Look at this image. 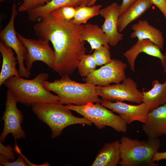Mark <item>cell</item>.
<instances>
[{
	"label": "cell",
	"instance_id": "6da1fadb",
	"mask_svg": "<svg viewBox=\"0 0 166 166\" xmlns=\"http://www.w3.org/2000/svg\"><path fill=\"white\" fill-rule=\"evenodd\" d=\"M38 20L33 30L38 39L50 41L53 45V71L61 76L73 74L86 51L85 42L80 40L84 25L58 19L50 14Z\"/></svg>",
	"mask_w": 166,
	"mask_h": 166
},
{
	"label": "cell",
	"instance_id": "7a4b0ae2",
	"mask_svg": "<svg viewBox=\"0 0 166 166\" xmlns=\"http://www.w3.org/2000/svg\"><path fill=\"white\" fill-rule=\"evenodd\" d=\"M49 77L46 73H41L32 79L13 76L6 79L3 85L14 95L17 102L27 106L45 102L60 101L59 97L46 89L44 82Z\"/></svg>",
	"mask_w": 166,
	"mask_h": 166
},
{
	"label": "cell",
	"instance_id": "3957f363",
	"mask_svg": "<svg viewBox=\"0 0 166 166\" xmlns=\"http://www.w3.org/2000/svg\"><path fill=\"white\" fill-rule=\"evenodd\" d=\"M43 85L47 90L55 93L63 104L80 105L101 103L102 101L97 93L96 85L89 82H77L71 80L69 75H63L53 82L45 81Z\"/></svg>",
	"mask_w": 166,
	"mask_h": 166
},
{
	"label": "cell",
	"instance_id": "277c9868",
	"mask_svg": "<svg viewBox=\"0 0 166 166\" xmlns=\"http://www.w3.org/2000/svg\"><path fill=\"white\" fill-rule=\"evenodd\" d=\"M63 105L58 101L39 103L32 106V111L38 118L50 128L52 139L60 136L64 129L69 126L92 124L84 117L74 116L71 110Z\"/></svg>",
	"mask_w": 166,
	"mask_h": 166
},
{
	"label": "cell",
	"instance_id": "5b68a950",
	"mask_svg": "<svg viewBox=\"0 0 166 166\" xmlns=\"http://www.w3.org/2000/svg\"><path fill=\"white\" fill-rule=\"evenodd\" d=\"M121 166H158L153 158L160 146L159 137L139 140L123 136L120 139Z\"/></svg>",
	"mask_w": 166,
	"mask_h": 166
},
{
	"label": "cell",
	"instance_id": "8992f818",
	"mask_svg": "<svg viewBox=\"0 0 166 166\" xmlns=\"http://www.w3.org/2000/svg\"><path fill=\"white\" fill-rule=\"evenodd\" d=\"M68 109L82 115L83 117L101 129L108 126L118 132H126L127 124L119 115L103 106L101 103H89L80 105H65Z\"/></svg>",
	"mask_w": 166,
	"mask_h": 166
},
{
	"label": "cell",
	"instance_id": "52a82bcc",
	"mask_svg": "<svg viewBox=\"0 0 166 166\" xmlns=\"http://www.w3.org/2000/svg\"><path fill=\"white\" fill-rule=\"evenodd\" d=\"M96 90L102 101H125L138 104L142 102V93L138 89L136 83L130 77H126L121 83L96 86Z\"/></svg>",
	"mask_w": 166,
	"mask_h": 166
},
{
	"label": "cell",
	"instance_id": "ba28073f",
	"mask_svg": "<svg viewBox=\"0 0 166 166\" xmlns=\"http://www.w3.org/2000/svg\"><path fill=\"white\" fill-rule=\"evenodd\" d=\"M18 12L17 5L14 3L11 7V15L10 21L0 31V39L6 45L12 48L15 52L18 65L19 76L29 78L30 76L31 72L27 69L24 63L27 51L18 38L14 27V20L18 15Z\"/></svg>",
	"mask_w": 166,
	"mask_h": 166
},
{
	"label": "cell",
	"instance_id": "9c48e42d",
	"mask_svg": "<svg viewBox=\"0 0 166 166\" xmlns=\"http://www.w3.org/2000/svg\"><path fill=\"white\" fill-rule=\"evenodd\" d=\"M17 102L14 94L8 89L5 103V109L1 119L4 122L3 129L0 136V141L2 143L4 141L9 134H12L15 140L26 137L25 133L21 126L24 116L21 111L18 109Z\"/></svg>",
	"mask_w": 166,
	"mask_h": 166
},
{
	"label": "cell",
	"instance_id": "30bf717a",
	"mask_svg": "<svg viewBox=\"0 0 166 166\" xmlns=\"http://www.w3.org/2000/svg\"><path fill=\"white\" fill-rule=\"evenodd\" d=\"M17 34L27 51L25 62L29 71H30L34 63L37 61L44 63L51 69H53L55 53L54 50L50 47L49 41L40 39L34 40L27 38L18 33Z\"/></svg>",
	"mask_w": 166,
	"mask_h": 166
},
{
	"label": "cell",
	"instance_id": "8fae6325",
	"mask_svg": "<svg viewBox=\"0 0 166 166\" xmlns=\"http://www.w3.org/2000/svg\"><path fill=\"white\" fill-rule=\"evenodd\" d=\"M127 65L121 61L113 58L108 64L96 69L82 79L85 82L97 86H105L112 83L118 84L125 78Z\"/></svg>",
	"mask_w": 166,
	"mask_h": 166
},
{
	"label": "cell",
	"instance_id": "7c38bea8",
	"mask_svg": "<svg viewBox=\"0 0 166 166\" xmlns=\"http://www.w3.org/2000/svg\"><path fill=\"white\" fill-rule=\"evenodd\" d=\"M101 104L103 106L117 113L127 124L135 121L143 124L147 121L149 111L143 102L138 105H133L121 101H102Z\"/></svg>",
	"mask_w": 166,
	"mask_h": 166
},
{
	"label": "cell",
	"instance_id": "4fadbf2b",
	"mask_svg": "<svg viewBox=\"0 0 166 166\" xmlns=\"http://www.w3.org/2000/svg\"><path fill=\"white\" fill-rule=\"evenodd\" d=\"M119 6L117 3L113 2L100 11L99 14L105 19L101 28L108 38L109 45L113 47L123 39V34L118 29Z\"/></svg>",
	"mask_w": 166,
	"mask_h": 166
},
{
	"label": "cell",
	"instance_id": "5bb4252c",
	"mask_svg": "<svg viewBox=\"0 0 166 166\" xmlns=\"http://www.w3.org/2000/svg\"><path fill=\"white\" fill-rule=\"evenodd\" d=\"M161 49L151 41L147 39H137V42L123 54L126 58L131 70L135 71V62L140 53H144L159 59L163 67L166 68V58Z\"/></svg>",
	"mask_w": 166,
	"mask_h": 166
},
{
	"label": "cell",
	"instance_id": "9a60e30c",
	"mask_svg": "<svg viewBox=\"0 0 166 166\" xmlns=\"http://www.w3.org/2000/svg\"><path fill=\"white\" fill-rule=\"evenodd\" d=\"M142 129L148 138L166 135V103L149 112L147 121Z\"/></svg>",
	"mask_w": 166,
	"mask_h": 166
},
{
	"label": "cell",
	"instance_id": "2e32d148",
	"mask_svg": "<svg viewBox=\"0 0 166 166\" xmlns=\"http://www.w3.org/2000/svg\"><path fill=\"white\" fill-rule=\"evenodd\" d=\"M131 29L133 30L130 35L131 38L148 39L161 50L163 49L164 39L162 32L150 24L147 21L139 20L137 23L132 25Z\"/></svg>",
	"mask_w": 166,
	"mask_h": 166
},
{
	"label": "cell",
	"instance_id": "e0dca14e",
	"mask_svg": "<svg viewBox=\"0 0 166 166\" xmlns=\"http://www.w3.org/2000/svg\"><path fill=\"white\" fill-rule=\"evenodd\" d=\"M121 160L120 141L107 142L99 150L92 166H117Z\"/></svg>",
	"mask_w": 166,
	"mask_h": 166
},
{
	"label": "cell",
	"instance_id": "ac0fdd59",
	"mask_svg": "<svg viewBox=\"0 0 166 166\" xmlns=\"http://www.w3.org/2000/svg\"><path fill=\"white\" fill-rule=\"evenodd\" d=\"M0 52L2 58V69L0 73V86L5 81L12 77H20L16 68L18 62L14 55L13 49L0 41Z\"/></svg>",
	"mask_w": 166,
	"mask_h": 166
},
{
	"label": "cell",
	"instance_id": "d6986e66",
	"mask_svg": "<svg viewBox=\"0 0 166 166\" xmlns=\"http://www.w3.org/2000/svg\"><path fill=\"white\" fill-rule=\"evenodd\" d=\"M152 84L150 90L142 92V102L149 112L166 103V79L163 83L155 80Z\"/></svg>",
	"mask_w": 166,
	"mask_h": 166
},
{
	"label": "cell",
	"instance_id": "ffe728a7",
	"mask_svg": "<svg viewBox=\"0 0 166 166\" xmlns=\"http://www.w3.org/2000/svg\"><path fill=\"white\" fill-rule=\"evenodd\" d=\"M80 40L82 42L86 41L89 43L91 51L102 45L110 47L106 35L101 28L96 24L87 23L84 25Z\"/></svg>",
	"mask_w": 166,
	"mask_h": 166
},
{
	"label": "cell",
	"instance_id": "44dd1931",
	"mask_svg": "<svg viewBox=\"0 0 166 166\" xmlns=\"http://www.w3.org/2000/svg\"><path fill=\"white\" fill-rule=\"evenodd\" d=\"M153 5L150 0H138L126 12L119 16L118 29L123 31L127 26L144 13Z\"/></svg>",
	"mask_w": 166,
	"mask_h": 166
},
{
	"label": "cell",
	"instance_id": "7402d4cb",
	"mask_svg": "<svg viewBox=\"0 0 166 166\" xmlns=\"http://www.w3.org/2000/svg\"><path fill=\"white\" fill-rule=\"evenodd\" d=\"M79 2V0H51L41 7L27 11L28 18L31 22H35L57 8L66 6H78Z\"/></svg>",
	"mask_w": 166,
	"mask_h": 166
},
{
	"label": "cell",
	"instance_id": "603a6c76",
	"mask_svg": "<svg viewBox=\"0 0 166 166\" xmlns=\"http://www.w3.org/2000/svg\"><path fill=\"white\" fill-rule=\"evenodd\" d=\"M102 6L101 5H98L75 7L76 12L72 22L78 25L86 24L89 20L99 14Z\"/></svg>",
	"mask_w": 166,
	"mask_h": 166
},
{
	"label": "cell",
	"instance_id": "cb8c5ba5",
	"mask_svg": "<svg viewBox=\"0 0 166 166\" xmlns=\"http://www.w3.org/2000/svg\"><path fill=\"white\" fill-rule=\"evenodd\" d=\"M97 66L93 54H85L80 60L77 68L80 75L84 77L96 69Z\"/></svg>",
	"mask_w": 166,
	"mask_h": 166
},
{
	"label": "cell",
	"instance_id": "d4e9b609",
	"mask_svg": "<svg viewBox=\"0 0 166 166\" xmlns=\"http://www.w3.org/2000/svg\"><path fill=\"white\" fill-rule=\"evenodd\" d=\"M75 12V7L66 6L56 9L52 11L49 14L56 19L71 22L74 18Z\"/></svg>",
	"mask_w": 166,
	"mask_h": 166
},
{
	"label": "cell",
	"instance_id": "484cf974",
	"mask_svg": "<svg viewBox=\"0 0 166 166\" xmlns=\"http://www.w3.org/2000/svg\"><path fill=\"white\" fill-rule=\"evenodd\" d=\"M110 47L101 46L100 47L95 49L92 54L95 60L97 66L105 65L110 62L111 58Z\"/></svg>",
	"mask_w": 166,
	"mask_h": 166
},
{
	"label": "cell",
	"instance_id": "4316f807",
	"mask_svg": "<svg viewBox=\"0 0 166 166\" xmlns=\"http://www.w3.org/2000/svg\"><path fill=\"white\" fill-rule=\"evenodd\" d=\"M6 0H0L2 2ZM23 2L18 7L19 12H27L44 6L51 0H22Z\"/></svg>",
	"mask_w": 166,
	"mask_h": 166
},
{
	"label": "cell",
	"instance_id": "83f0119b",
	"mask_svg": "<svg viewBox=\"0 0 166 166\" xmlns=\"http://www.w3.org/2000/svg\"><path fill=\"white\" fill-rule=\"evenodd\" d=\"M14 148L10 145L4 146L0 142V164L7 162L13 161L16 156L13 151Z\"/></svg>",
	"mask_w": 166,
	"mask_h": 166
},
{
	"label": "cell",
	"instance_id": "f1b7e54d",
	"mask_svg": "<svg viewBox=\"0 0 166 166\" xmlns=\"http://www.w3.org/2000/svg\"><path fill=\"white\" fill-rule=\"evenodd\" d=\"M14 151L17 153V158L12 162H7L2 163L1 164L4 166H26L27 164L24 160L20 150L16 143H15Z\"/></svg>",
	"mask_w": 166,
	"mask_h": 166
},
{
	"label": "cell",
	"instance_id": "f546056e",
	"mask_svg": "<svg viewBox=\"0 0 166 166\" xmlns=\"http://www.w3.org/2000/svg\"><path fill=\"white\" fill-rule=\"evenodd\" d=\"M138 0H122L121 4L119 6V16L126 12Z\"/></svg>",
	"mask_w": 166,
	"mask_h": 166
},
{
	"label": "cell",
	"instance_id": "4dcf8cb0",
	"mask_svg": "<svg viewBox=\"0 0 166 166\" xmlns=\"http://www.w3.org/2000/svg\"><path fill=\"white\" fill-rule=\"evenodd\" d=\"M160 10L166 20V0H150Z\"/></svg>",
	"mask_w": 166,
	"mask_h": 166
},
{
	"label": "cell",
	"instance_id": "1f68e13d",
	"mask_svg": "<svg viewBox=\"0 0 166 166\" xmlns=\"http://www.w3.org/2000/svg\"><path fill=\"white\" fill-rule=\"evenodd\" d=\"M162 160H166V151L162 152H157L153 158V160L155 162Z\"/></svg>",
	"mask_w": 166,
	"mask_h": 166
},
{
	"label": "cell",
	"instance_id": "d6a6232c",
	"mask_svg": "<svg viewBox=\"0 0 166 166\" xmlns=\"http://www.w3.org/2000/svg\"><path fill=\"white\" fill-rule=\"evenodd\" d=\"M92 0H79V6H87Z\"/></svg>",
	"mask_w": 166,
	"mask_h": 166
},
{
	"label": "cell",
	"instance_id": "836d02e7",
	"mask_svg": "<svg viewBox=\"0 0 166 166\" xmlns=\"http://www.w3.org/2000/svg\"><path fill=\"white\" fill-rule=\"evenodd\" d=\"M99 0H92L87 6H91L94 5L96 2Z\"/></svg>",
	"mask_w": 166,
	"mask_h": 166
},
{
	"label": "cell",
	"instance_id": "e575fe53",
	"mask_svg": "<svg viewBox=\"0 0 166 166\" xmlns=\"http://www.w3.org/2000/svg\"><path fill=\"white\" fill-rule=\"evenodd\" d=\"M164 55L165 57L166 58V52L164 53ZM164 71L165 74L166 75V68L164 69Z\"/></svg>",
	"mask_w": 166,
	"mask_h": 166
}]
</instances>
